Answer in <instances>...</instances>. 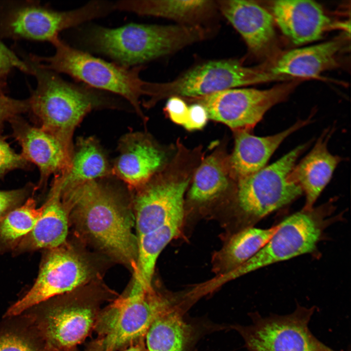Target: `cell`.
<instances>
[{"label": "cell", "instance_id": "obj_7", "mask_svg": "<svg viewBox=\"0 0 351 351\" xmlns=\"http://www.w3.org/2000/svg\"><path fill=\"white\" fill-rule=\"evenodd\" d=\"M311 144L300 145L280 159L252 174L238 178L236 202L241 230L254 227L267 215L286 206L303 194L288 176Z\"/></svg>", "mask_w": 351, "mask_h": 351}, {"label": "cell", "instance_id": "obj_24", "mask_svg": "<svg viewBox=\"0 0 351 351\" xmlns=\"http://www.w3.org/2000/svg\"><path fill=\"white\" fill-rule=\"evenodd\" d=\"M112 165L94 136L80 137L74 145L70 167L54 176L53 183L62 192L87 182L113 176Z\"/></svg>", "mask_w": 351, "mask_h": 351}, {"label": "cell", "instance_id": "obj_30", "mask_svg": "<svg viewBox=\"0 0 351 351\" xmlns=\"http://www.w3.org/2000/svg\"><path fill=\"white\" fill-rule=\"evenodd\" d=\"M226 173L218 159L210 156L197 170L189 192L193 201L203 202L218 196L227 188Z\"/></svg>", "mask_w": 351, "mask_h": 351}, {"label": "cell", "instance_id": "obj_12", "mask_svg": "<svg viewBox=\"0 0 351 351\" xmlns=\"http://www.w3.org/2000/svg\"><path fill=\"white\" fill-rule=\"evenodd\" d=\"M63 245L48 250L35 283L7 309L4 317L20 314L48 299L73 292L90 280L93 272L89 263L80 254Z\"/></svg>", "mask_w": 351, "mask_h": 351}, {"label": "cell", "instance_id": "obj_34", "mask_svg": "<svg viewBox=\"0 0 351 351\" xmlns=\"http://www.w3.org/2000/svg\"><path fill=\"white\" fill-rule=\"evenodd\" d=\"M14 68L23 72H30L29 65L20 60L0 41V79Z\"/></svg>", "mask_w": 351, "mask_h": 351}, {"label": "cell", "instance_id": "obj_15", "mask_svg": "<svg viewBox=\"0 0 351 351\" xmlns=\"http://www.w3.org/2000/svg\"><path fill=\"white\" fill-rule=\"evenodd\" d=\"M9 121L13 136L21 146V155L39 169V186L45 185L51 176H60L68 170L73 149L41 128L32 126L19 116Z\"/></svg>", "mask_w": 351, "mask_h": 351}, {"label": "cell", "instance_id": "obj_36", "mask_svg": "<svg viewBox=\"0 0 351 351\" xmlns=\"http://www.w3.org/2000/svg\"><path fill=\"white\" fill-rule=\"evenodd\" d=\"M208 118V113L204 107L195 103L188 106V118L183 126L189 131L201 129L206 124Z\"/></svg>", "mask_w": 351, "mask_h": 351}, {"label": "cell", "instance_id": "obj_10", "mask_svg": "<svg viewBox=\"0 0 351 351\" xmlns=\"http://www.w3.org/2000/svg\"><path fill=\"white\" fill-rule=\"evenodd\" d=\"M298 82L295 79L267 89L237 88L182 98L203 106L211 119L223 123L237 132L250 131L269 109L287 98Z\"/></svg>", "mask_w": 351, "mask_h": 351}, {"label": "cell", "instance_id": "obj_6", "mask_svg": "<svg viewBox=\"0 0 351 351\" xmlns=\"http://www.w3.org/2000/svg\"><path fill=\"white\" fill-rule=\"evenodd\" d=\"M335 200L332 198L310 209L303 208L285 218L258 252L238 268L220 276V281L222 283L268 265L315 252L325 229L341 218L340 215H333Z\"/></svg>", "mask_w": 351, "mask_h": 351}, {"label": "cell", "instance_id": "obj_9", "mask_svg": "<svg viewBox=\"0 0 351 351\" xmlns=\"http://www.w3.org/2000/svg\"><path fill=\"white\" fill-rule=\"evenodd\" d=\"M258 67H250L235 59L210 60L196 65L175 79L152 82L148 105L172 97L191 98L238 87L275 80H286Z\"/></svg>", "mask_w": 351, "mask_h": 351}, {"label": "cell", "instance_id": "obj_2", "mask_svg": "<svg viewBox=\"0 0 351 351\" xmlns=\"http://www.w3.org/2000/svg\"><path fill=\"white\" fill-rule=\"evenodd\" d=\"M215 31L210 27L177 24L132 23L113 28L95 25L87 29L82 40L94 51L132 67L210 39Z\"/></svg>", "mask_w": 351, "mask_h": 351}, {"label": "cell", "instance_id": "obj_3", "mask_svg": "<svg viewBox=\"0 0 351 351\" xmlns=\"http://www.w3.org/2000/svg\"><path fill=\"white\" fill-rule=\"evenodd\" d=\"M29 66L38 81L36 90L28 99L29 109L39 120L40 128L71 149L74 148V131L89 113L121 105L115 95L68 82L41 66Z\"/></svg>", "mask_w": 351, "mask_h": 351}, {"label": "cell", "instance_id": "obj_29", "mask_svg": "<svg viewBox=\"0 0 351 351\" xmlns=\"http://www.w3.org/2000/svg\"><path fill=\"white\" fill-rule=\"evenodd\" d=\"M0 325V351H43L40 338L28 316L3 317Z\"/></svg>", "mask_w": 351, "mask_h": 351}, {"label": "cell", "instance_id": "obj_33", "mask_svg": "<svg viewBox=\"0 0 351 351\" xmlns=\"http://www.w3.org/2000/svg\"><path fill=\"white\" fill-rule=\"evenodd\" d=\"M29 110L27 100L15 99L0 96V128L7 121Z\"/></svg>", "mask_w": 351, "mask_h": 351}, {"label": "cell", "instance_id": "obj_14", "mask_svg": "<svg viewBox=\"0 0 351 351\" xmlns=\"http://www.w3.org/2000/svg\"><path fill=\"white\" fill-rule=\"evenodd\" d=\"M189 179L150 180L135 191L133 205L137 237L170 221L184 218V195Z\"/></svg>", "mask_w": 351, "mask_h": 351}, {"label": "cell", "instance_id": "obj_23", "mask_svg": "<svg viewBox=\"0 0 351 351\" xmlns=\"http://www.w3.org/2000/svg\"><path fill=\"white\" fill-rule=\"evenodd\" d=\"M42 206L41 214L34 227L14 250L17 253L50 250L64 244L68 231V213L57 186L52 184Z\"/></svg>", "mask_w": 351, "mask_h": 351}, {"label": "cell", "instance_id": "obj_35", "mask_svg": "<svg viewBox=\"0 0 351 351\" xmlns=\"http://www.w3.org/2000/svg\"><path fill=\"white\" fill-rule=\"evenodd\" d=\"M165 110L171 120L175 123L183 126L187 121L188 106L182 98L176 96L169 98Z\"/></svg>", "mask_w": 351, "mask_h": 351}, {"label": "cell", "instance_id": "obj_4", "mask_svg": "<svg viewBox=\"0 0 351 351\" xmlns=\"http://www.w3.org/2000/svg\"><path fill=\"white\" fill-rule=\"evenodd\" d=\"M102 295L90 290L57 296L23 312L30 318L43 351H75L95 328Z\"/></svg>", "mask_w": 351, "mask_h": 351}, {"label": "cell", "instance_id": "obj_18", "mask_svg": "<svg viewBox=\"0 0 351 351\" xmlns=\"http://www.w3.org/2000/svg\"><path fill=\"white\" fill-rule=\"evenodd\" d=\"M271 8L274 22L295 45L317 40L333 27L323 7L313 0H275Z\"/></svg>", "mask_w": 351, "mask_h": 351}, {"label": "cell", "instance_id": "obj_26", "mask_svg": "<svg viewBox=\"0 0 351 351\" xmlns=\"http://www.w3.org/2000/svg\"><path fill=\"white\" fill-rule=\"evenodd\" d=\"M192 329L179 308L172 306L153 321L146 334L147 351H186Z\"/></svg>", "mask_w": 351, "mask_h": 351}, {"label": "cell", "instance_id": "obj_8", "mask_svg": "<svg viewBox=\"0 0 351 351\" xmlns=\"http://www.w3.org/2000/svg\"><path fill=\"white\" fill-rule=\"evenodd\" d=\"M173 306L134 277L129 292L101 311L95 328L104 351H116L144 338L154 319Z\"/></svg>", "mask_w": 351, "mask_h": 351}, {"label": "cell", "instance_id": "obj_25", "mask_svg": "<svg viewBox=\"0 0 351 351\" xmlns=\"http://www.w3.org/2000/svg\"><path fill=\"white\" fill-rule=\"evenodd\" d=\"M277 227V225L266 229L250 227L239 230L214 254V272L220 276L239 267L264 246Z\"/></svg>", "mask_w": 351, "mask_h": 351}, {"label": "cell", "instance_id": "obj_19", "mask_svg": "<svg viewBox=\"0 0 351 351\" xmlns=\"http://www.w3.org/2000/svg\"><path fill=\"white\" fill-rule=\"evenodd\" d=\"M115 10L174 20L177 24L215 28L220 14L216 0H123L114 2Z\"/></svg>", "mask_w": 351, "mask_h": 351}, {"label": "cell", "instance_id": "obj_5", "mask_svg": "<svg viewBox=\"0 0 351 351\" xmlns=\"http://www.w3.org/2000/svg\"><path fill=\"white\" fill-rule=\"evenodd\" d=\"M53 44L55 54L44 59L47 69L62 73L90 87L127 101L141 118L140 98L148 96V81L141 79L143 65L127 67L96 57L74 48L58 39ZM145 118V117H144Z\"/></svg>", "mask_w": 351, "mask_h": 351}, {"label": "cell", "instance_id": "obj_32", "mask_svg": "<svg viewBox=\"0 0 351 351\" xmlns=\"http://www.w3.org/2000/svg\"><path fill=\"white\" fill-rule=\"evenodd\" d=\"M32 187L27 186L11 190H0V219L21 206L28 198Z\"/></svg>", "mask_w": 351, "mask_h": 351}, {"label": "cell", "instance_id": "obj_37", "mask_svg": "<svg viewBox=\"0 0 351 351\" xmlns=\"http://www.w3.org/2000/svg\"><path fill=\"white\" fill-rule=\"evenodd\" d=\"M141 338L130 345V347L124 351H147L143 343V339Z\"/></svg>", "mask_w": 351, "mask_h": 351}, {"label": "cell", "instance_id": "obj_20", "mask_svg": "<svg viewBox=\"0 0 351 351\" xmlns=\"http://www.w3.org/2000/svg\"><path fill=\"white\" fill-rule=\"evenodd\" d=\"M334 128L324 130L310 152L295 164L288 176V180L302 190L306 196L303 208L310 209L331 180L343 158L332 154L328 143Z\"/></svg>", "mask_w": 351, "mask_h": 351}, {"label": "cell", "instance_id": "obj_16", "mask_svg": "<svg viewBox=\"0 0 351 351\" xmlns=\"http://www.w3.org/2000/svg\"><path fill=\"white\" fill-rule=\"evenodd\" d=\"M216 1L220 14L240 35L252 55L267 57L272 53L276 36L271 13L253 0Z\"/></svg>", "mask_w": 351, "mask_h": 351}, {"label": "cell", "instance_id": "obj_38", "mask_svg": "<svg viewBox=\"0 0 351 351\" xmlns=\"http://www.w3.org/2000/svg\"><path fill=\"white\" fill-rule=\"evenodd\" d=\"M75 351H76V350ZM83 351H104L100 345L96 340L89 347Z\"/></svg>", "mask_w": 351, "mask_h": 351}, {"label": "cell", "instance_id": "obj_21", "mask_svg": "<svg viewBox=\"0 0 351 351\" xmlns=\"http://www.w3.org/2000/svg\"><path fill=\"white\" fill-rule=\"evenodd\" d=\"M345 45L339 38L314 45L292 49L276 58L269 70L290 78H317L339 65V55Z\"/></svg>", "mask_w": 351, "mask_h": 351}, {"label": "cell", "instance_id": "obj_11", "mask_svg": "<svg viewBox=\"0 0 351 351\" xmlns=\"http://www.w3.org/2000/svg\"><path fill=\"white\" fill-rule=\"evenodd\" d=\"M314 310L297 305L292 312L284 315L254 313L252 324L237 329L249 351H335L310 330Z\"/></svg>", "mask_w": 351, "mask_h": 351}, {"label": "cell", "instance_id": "obj_27", "mask_svg": "<svg viewBox=\"0 0 351 351\" xmlns=\"http://www.w3.org/2000/svg\"><path fill=\"white\" fill-rule=\"evenodd\" d=\"M184 218H178L137 237V249L134 276L147 287L152 281L158 255L166 246L180 233Z\"/></svg>", "mask_w": 351, "mask_h": 351}, {"label": "cell", "instance_id": "obj_13", "mask_svg": "<svg viewBox=\"0 0 351 351\" xmlns=\"http://www.w3.org/2000/svg\"><path fill=\"white\" fill-rule=\"evenodd\" d=\"M115 10L114 2L105 0H92L66 11L27 6L12 14L8 26L16 36L53 44L59 39L58 34L62 30L106 16Z\"/></svg>", "mask_w": 351, "mask_h": 351}, {"label": "cell", "instance_id": "obj_28", "mask_svg": "<svg viewBox=\"0 0 351 351\" xmlns=\"http://www.w3.org/2000/svg\"><path fill=\"white\" fill-rule=\"evenodd\" d=\"M42 206L38 208L32 197L0 219V254L14 250L30 232L40 217Z\"/></svg>", "mask_w": 351, "mask_h": 351}, {"label": "cell", "instance_id": "obj_31", "mask_svg": "<svg viewBox=\"0 0 351 351\" xmlns=\"http://www.w3.org/2000/svg\"><path fill=\"white\" fill-rule=\"evenodd\" d=\"M29 164L21 154L17 153L10 147L6 137L0 135V179L8 172L27 168Z\"/></svg>", "mask_w": 351, "mask_h": 351}, {"label": "cell", "instance_id": "obj_17", "mask_svg": "<svg viewBox=\"0 0 351 351\" xmlns=\"http://www.w3.org/2000/svg\"><path fill=\"white\" fill-rule=\"evenodd\" d=\"M118 152L112 164L113 176L133 191L148 183L164 161L163 152L140 132H129L122 136Z\"/></svg>", "mask_w": 351, "mask_h": 351}, {"label": "cell", "instance_id": "obj_1", "mask_svg": "<svg viewBox=\"0 0 351 351\" xmlns=\"http://www.w3.org/2000/svg\"><path fill=\"white\" fill-rule=\"evenodd\" d=\"M105 179L82 183L60 193L83 230L102 248L134 270L137 237L135 219L119 189Z\"/></svg>", "mask_w": 351, "mask_h": 351}, {"label": "cell", "instance_id": "obj_22", "mask_svg": "<svg viewBox=\"0 0 351 351\" xmlns=\"http://www.w3.org/2000/svg\"><path fill=\"white\" fill-rule=\"evenodd\" d=\"M311 117L299 120L289 128L273 135L258 136L248 131H238L231 165L238 178L264 168L276 150L290 135L312 122Z\"/></svg>", "mask_w": 351, "mask_h": 351}]
</instances>
